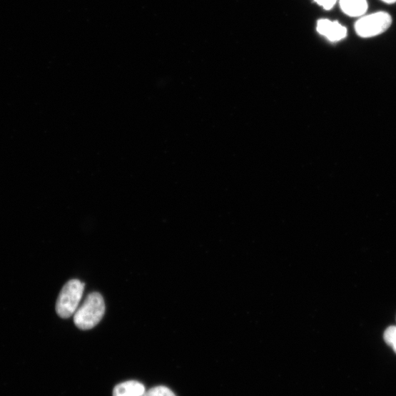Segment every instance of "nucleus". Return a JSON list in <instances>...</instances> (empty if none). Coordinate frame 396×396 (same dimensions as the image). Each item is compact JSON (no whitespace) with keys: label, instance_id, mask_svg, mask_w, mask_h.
Here are the masks:
<instances>
[{"label":"nucleus","instance_id":"4","mask_svg":"<svg viewBox=\"0 0 396 396\" xmlns=\"http://www.w3.org/2000/svg\"><path fill=\"white\" fill-rule=\"evenodd\" d=\"M317 31L327 37L331 41H338L347 36V31L345 26L337 21L328 19H321L317 24Z\"/></svg>","mask_w":396,"mask_h":396},{"label":"nucleus","instance_id":"6","mask_svg":"<svg viewBox=\"0 0 396 396\" xmlns=\"http://www.w3.org/2000/svg\"><path fill=\"white\" fill-rule=\"evenodd\" d=\"M340 6L343 13L352 17L361 16L367 10L366 0H340Z\"/></svg>","mask_w":396,"mask_h":396},{"label":"nucleus","instance_id":"5","mask_svg":"<svg viewBox=\"0 0 396 396\" xmlns=\"http://www.w3.org/2000/svg\"><path fill=\"white\" fill-rule=\"evenodd\" d=\"M144 385L137 381H128L117 385L113 391V396H143Z\"/></svg>","mask_w":396,"mask_h":396},{"label":"nucleus","instance_id":"9","mask_svg":"<svg viewBox=\"0 0 396 396\" xmlns=\"http://www.w3.org/2000/svg\"><path fill=\"white\" fill-rule=\"evenodd\" d=\"M314 1L325 10H330L335 5L337 0H314Z\"/></svg>","mask_w":396,"mask_h":396},{"label":"nucleus","instance_id":"10","mask_svg":"<svg viewBox=\"0 0 396 396\" xmlns=\"http://www.w3.org/2000/svg\"><path fill=\"white\" fill-rule=\"evenodd\" d=\"M382 1L387 4H393L396 3V0H382Z\"/></svg>","mask_w":396,"mask_h":396},{"label":"nucleus","instance_id":"7","mask_svg":"<svg viewBox=\"0 0 396 396\" xmlns=\"http://www.w3.org/2000/svg\"><path fill=\"white\" fill-rule=\"evenodd\" d=\"M143 396H176L168 387L158 386L145 392Z\"/></svg>","mask_w":396,"mask_h":396},{"label":"nucleus","instance_id":"8","mask_svg":"<svg viewBox=\"0 0 396 396\" xmlns=\"http://www.w3.org/2000/svg\"><path fill=\"white\" fill-rule=\"evenodd\" d=\"M384 338L387 345L396 353V327L388 328L385 332Z\"/></svg>","mask_w":396,"mask_h":396},{"label":"nucleus","instance_id":"1","mask_svg":"<svg viewBox=\"0 0 396 396\" xmlns=\"http://www.w3.org/2000/svg\"><path fill=\"white\" fill-rule=\"evenodd\" d=\"M105 313L103 297L97 293L90 294L73 315L76 326L88 330L95 328L102 320Z\"/></svg>","mask_w":396,"mask_h":396},{"label":"nucleus","instance_id":"3","mask_svg":"<svg viewBox=\"0 0 396 396\" xmlns=\"http://www.w3.org/2000/svg\"><path fill=\"white\" fill-rule=\"evenodd\" d=\"M392 24V18L385 12H378L360 18L355 23V31L362 38H371L385 33Z\"/></svg>","mask_w":396,"mask_h":396},{"label":"nucleus","instance_id":"2","mask_svg":"<svg viewBox=\"0 0 396 396\" xmlns=\"http://www.w3.org/2000/svg\"><path fill=\"white\" fill-rule=\"evenodd\" d=\"M85 289V283L78 280H69L61 290L56 303V311L63 319L74 315L81 303Z\"/></svg>","mask_w":396,"mask_h":396}]
</instances>
